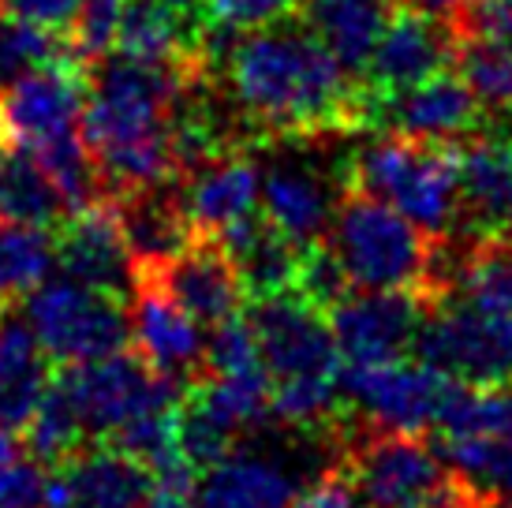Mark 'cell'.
Segmentation results:
<instances>
[{
    "label": "cell",
    "mask_w": 512,
    "mask_h": 508,
    "mask_svg": "<svg viewBox=\"0 0 512 508\" xmlns=\"http://www.w3.org/2000/svg\"><path fill=\"white\" fill-rule=\"evenodd\" d=\"M202 60L214 71L247 142L367 127L370 90L299 15L243 34L202 23Z\"/></svg>",
    "instance_id": "cell-1"
},
{
    "label": "cell",
    "mask_w": 512,
    "mask_h": 508,
    "mask_svg": "<svg viewBox=\"0 0 512 508\" xmlns=\"http://www.w3.org/2000/svg\"><path fill=\"white\" fill-rule=\"evenodd\" d=\"M202 71L206 60L165 68L113 53L90 64L83 139L101 172L105 198L180 180L176 109Z\"/></svg>",
    "instance_id": "cell-2"
},
{
    "label": "cell",
    "mask_w": 512,
    "mask_h": 508,
    "mask_svg": "<svg viewBox=\"0 0 512 508\" xmlns=\"http://www.w3.org/2000/svg\"><path fill=\"white\" fill-rule=\"evenodd\" d=\"M341 467L363 505L378 508H490L423 434L378 430L356 411L341 426Z\"/></svg>",
    "instance_id": "cell-3"
},
{
    "label": "cell",
    "mask_w": 512,
    "mask_h": 508,
    "mask_svg": "<svg viewBox=\"0 0 512 508\" xmlns=\"http://www.w3.org/2000/svg\"><path fill=\"white\" fill-rule=\"evenodd\" d=\"M348 172L352 191H367L389 202L430 236H449L456 228L460 142L378 131V139L352 150Z\"/></svg>",
    "instance_id": "cell-4"
},
{
    "label": "cell",
    "mask_w": 512,
    "mask_h": 508,
    "mask_svg": "<svg viewBox=\"0 0 512 508\" xmlns=\"http://www.w3.org/2000/svg\"><path fill=\"white\" fill-rule=\"evenodd\" d=\"M326 243L341 258L359 292H423L430 284L434 236L408 221L389 202L348 191L329 225Z\"/></svg>",
    "instance_id": "cell-5"
},
{
    "label": "cell",
    "mask_w": 512,
    "mask_h": 508,
    "mask_svg": "<svg viewBox=\"0 0 512 508\" xmlns=\"http://www.w3.org/2000/svg\"><path fill=\"white\" fill-rule=\"evenodd\" d=\"M329 135L277 139L288 150H277L258 169L262 172V184H258L262 213L299 247L326 240L344 195L352 191V172H348L352 150H337V154L322 150Z\"/></svg>",
    "instance_id": "cell-6"
},
{
    "label": "cell",
    "mask_w": 512,
    "mask_h": 508,
    "mask_svg": "<svg viewBox=\"0 0 512 508\" xmlns=\"http://www.w3.org/2000/svg\"><path fill=\"white\" fill-rule=\"evenodd\" d=\"M412 355L464 385L512 381V311H494L468 296L434 299Z\"/></svg>",
    "instance_id": "cell-7"
},
{
    "label": "cell",
    "mask_w": 512,
    "mask_h": 508,
    "mask_svg": "<svg viewBox=\"0 0 512 508\" xmlns=\"http://www.w3.org/2000/svg\"><path fill=\"white\" fill-rule=\"evenodd\" d=\"M27 322L53 367H72L124 352L131 344V314L124 299L101 288L79 284L72 277L45 281L27 296Z\"/></svg>",
    "instance_id": "cell-8"
},
{
    "label": "cell",
    "mask_w": 512,
    "mask_h": 508,
    "mask_svg": "<svg viewBox=\"0 0 512 508\" xmlns=\"http://www.w3.org/2000/svg\"><path fill=\"white\" fill-rule=\"evenodd\" d=\"M53 381L68 396L90 441H105L131 419H139L146 411L172 408L184 396V385L157 374L135 348L90 359V363L57 367Z\"/></svg>",
    "instance_id": "cell-9"
},
{
    "label": "cell",
    "mask_w": 512,
    "mask_h": 508,
    "mask_svg": "<svg viewBox=\"0 0 512 508\" xmlns=\"http://www.w3.org/2000/svg\"><path fill=\"white\" fill-rule=\"evenodd\" d=\"M86 90H90V68L72 53L45 68L27 71L23 79L0 90L8 135L38 157L60 150L68 142H79L83 139Z\"/></svg>",
    "instance_id": "cell-10"
},
{
    "label": "cell",
    "mask_w": 512,
    "mask_h": 508,
    "mask_svg": "<svg viewBox=\"0 0 512 508\" xmlns=\"http://www.w3.org/2000/svg\"><path fill=\"white\" fill-rule=\"evenodd\" d=\"M341 389L359 419L378 430L430 434L449 400L453 378L427 367L423 359H393L370 367H341Z\"/></svg>",
    "instance_id": "cell-11"
},
{
    "label": "cell",
    "mask_w": 512,
    "mask_h": 508,
    "mask_svg": "<svg viewBox=\"0 0 512 508\" xmlns=\"http://www.w3.org/2000/svg\"><path fill=\"white\" fill-rule=\"evenodd\" d=\"M247 322L255 329L258 352L273 381L341 378L344 359L329 314L314 307L303 292L292 288L270 299H251Z\"/></svg>",
    "instance_id": "cell-12"
},
{
    "label": "cell",
    "mask_w": 512,
    "mask_h": 508,
    "mask_svg": "<svg viewBox=\"0 0 512 508\" xmlns=\"http://www.w3.org/2000/svg\"><path fill=\"white\" fill-rule=\"evenodd\" d=\"M427 303L423 292H348L329 311L341 359L348 367H370L412 355Z\"/></svg>",
    "instance_id": "cell-13"
},
{
    "label": "cell",
    "mask_w": 512,
    "mask_h": 508,
    "mask_svg": "<svg viewBox=\"0 0 512 508\" xmlns=\"http://www.w3.org/2000/svg\"><path fill=\"white\" fill-rule=\"evenodd\" d=\"M483 116V101L471 94L464 75L441 71L427 83H415L397 94H370L367 127L412 139L460 142L483 131Z\"/></svg>",
    "instance_id": "cell-14"
},
{
    "label": "cell",
    "mask_w": 512,
    "mask_h": 508,
    "mask_svg": "<svg viewBox=\"0 0 512 508\" xmlns=\"http://www.w3.org/2000/svg\"><path fill=\"white\" fill-rule=\"evenodd\" d=\"M154 284H161L191 318H199L206 329L236 318L247 311V288L240 281V269L228 258L217 236L195 232L180 251L157 262V266H139Z\"/></svg>",
    "instance_id": "cell-15"
},
{
    "label": "cell",
    "mask_w": 512,
    "mask_h": 508,
    "mask_svg": "<svg viewBox=\"0 0 512 508\" xmlns=\"http://www.w3.org/2000/svg\"><path fill=\"white\" fill-rule=\"evenodd\" d=\"M456 53L460 38L449 19L415 8H393L367 60L363 86L370 94H397L449 71V64H456Z\"/></svg>",
    "instance_id": "cell-16"
},
{
    "label": "cell",
    "mask_w": 512,
    "mask_h": 508,
    "mask_svg": "<svg viewBox=\"0 0 512 508\" xmlns=\"http://www.w3.org/2000/svg\"><path fill=\"white\" fill-rule=\"evenodd\" d=\"M131 314V348L146 363L172 378L176 385H195L206 374V325L176 303V299L154 284L146 273H139L135 292L128 299Z\"/></svg>",
    "instance_id": "cell-17"
},
{
    "label": "cell",
    "mask_w": 512,
    "mask_h": 508,
    "mask_svg": "<svg viewBox=\"0 0 512 508\" xmlns=\"http://www.w3.org/2000/svg\"><path fill=\"white\" fill-rule=\"evenodd\" d=\"M57 266L64 269V277L128 303L139 281V266L124 240L113 198H98L83 210L68 213V221L57 228Z\"/></svg>",
    "instance_id": "cell-18"
},
{
    "label": "cell",
    "mask_w": 512,
    "mask_h": 508,
    "mask_svg": "<svg viewBox=\"0 0 512 508\" xmlns=\"http://www.w3.org/2000/svg\"><path fill=\"white\" fill-rule=\"evenodd\" d=\"M154 471L109 441H86L49 467L42 508H143Z\"/></svg>",
    "instance_id": "cell-19"
},
{
    "label": "cell",
    "mask_w": 512,
    "mask_h": 508,
    "mask_svg": "<svg viewBox=\"0 0 512 508\" xmlns=\"http://www.w3.org/2000/svg\"><path fill=\"white\" fill-rule=\"evenodd\" d=\"M453 232L475 240L512 236V139H460V206Z\"/></svg>",
    "instance_id": "cell-20"
},
{
    "label": "cell",
    "mask_w": 512,
    "mask_h": 508,
    "mask_svg": "<svg viewBox=\"0 0 512 508\" xmlns=\"http://www.w3.org/2000/svg\"><path fill=\"white\" fill-rule=\"evenodd\" d=\"M258 184H262V172L255 157L247 154V146L221 150L199 161L195 169L180 176V198L191 217V228L202 236H217L232 221L255 213Z\"/></svg>",
    "instance_id": "cell-21"
},
{
    "label": "cell",
    "mask_w": 512,
    "mask_h": 508,
    "mask_svg": "<svg viewBox=\"0 0 512 508\" xmlns=\"http://www.w3.org/2000/svg\"><path fill=\"white\" fill-rule=\"evenodd\" d=\"M217 240L240 269L247 299H270L296 288L303 247L288 240L266 213L255 210L240 221H232L217 232Z\"/></svg>",
    "instance_id": "cell-22"
},
{
    "label": "cell",
    "mask_w": 512,
    "mask_h": 508,
    "mask_svg": "<svg viewBox=\"0 0 512 508\" xmlns=\"http://www.w3.org/2000/svg\"><path fill=\"white\" fill-rule=\"evenodd\" d=\"M53 374L57 367L34 337L27 314L4 307L0 311V426L23 434L42 396L49 393Z\"/></svg>",
    "instance_id": "cell-23"
},
{
    "label": "cell",
    "mask_w": 512,
    "mask_h": 508,
    "mask_svg": "<svg viewBox=\"0 0 512 508\" xmlns=\"http://www.w3.org/2000/svg\"><path fill=\"white\" fill-rule=\"evenodd\" d=\"M303 479L273 456L236 449L199 479V508H285Z\"/></svg>",
    "instance_id": "cell-24"
},
{
    "label": "cell",
    "mask_w": 512,
    "mask_h": 508,
    "mask_svg": "<svg viewBox=\"0 0 512 508\" xmlns=\"http://www.w3.org/2000/svg\"><path fill=\"white\" fill-rule=\"evenodd\" d=\"M113 202L120 225H124V240L135 254V266H157L195 236L184 198H180V180L143 187V191L120 195Z\"/></svg>",
    "instance_id": "cell-25"
},
{
    "label": "cell",
    "mask_w": 512,
    "mask_h": 508,
    "mask_svg": "<svg viewBox=\"0 0 512 508\" xmlns=\"http://www.w3.org/2000/svg\"><path fill=\"white\" fill-rule=\"evenodd\" d=\"M116 49L120 57L165 68L202 60V15H184L161 0H128Z\"/></svg>",
    "instance_id": "cell-26"
},
{
    "label": "cell",
    "mask_w": 512,
    "mask_h": 508,
    "mask_svg": "<svg viewBox=\"0 0 512 508\" xmlns=\"http://www.w3.org/2000/svg\"><path fill=\"white\" fill-rule=\"evenodd\" d=\"M393 0H307L303 4V23L318 34L333 57L356 79H363L367 60L382 38L385 23L393 15Z\"/></svg>",
    "instance_id": "cell-27"
},
{
    "label": "cell",
    "mask_w": 512,
    "mask_h": 508,
    "mask_svg": "<svg viewBox=\"0 0 512 508\" xmlns=\"http://www.w3.org/2000/svg\"><path fill=\"white\" fill-rule=\"evenodd\" d=\"M68 198L27 146L0 150V221L57 232L68 221Z\"/></svg>",
    "instance_id": "cell-28"
},
{
    "label": "cell",
    "mask_w": 512,
    "mask_h": 508,
    "mask_svg": "<svg viewBox=\"0 0 512 508\" xmlns=\"http://www.w3.org/2000/svg\"><path fill=\"white\" fill-rule=\"evenodd\" d=\"M57 266V232L0 221V311L27 303Z\"/></svg>",
    "instance_id": "cell-29"
},
{
    "label": "cell",
    "mask_w": 512,
    "mask_h": 508,
    "mask_svg": "<svg viewBox=\"0 0 512 508\" xmlns=\"http://www.w3.org/2000/svg\"><path fill=\"white\" fill-rule=\"evenodd\" d=\"M86 430L79 423V415L72 411L68 396L57 389V381L49 385V393L42 396L38 411L30 415V423L19 434V445L27 456H34L42 467H57L60 460H68L75 449L86 445Z\"/></svg>",
    "instance_id": "cell-30"
},
{
    "label": "cell",
    "mask_w": 512,
    "mask_h": 508,
    "mask_svg": "<svg viewBox=\"0 0 512 508\" xmlns=\"http://www.w3.org/2000/svg\"><path fill=\"white\" fill-rule=\"evenodd\" d=\"M68 38L49 27H38L30 19L4 12L0 8V90L23 79L27 71L45 68L53 60L68 57Z\"/></svg>",
    "instance_id": "cell-31"
},
{
    "label": "cell",
    "mask_w": 512,
    "mask_h": 508,
    "mask_svg": "<svg viewBox=\"0 0 512 508\" xmlns=\"http://www.w3.org/2000/svg\"><path fill=\"white\" fill-rule=\"evenodd\" d=\"M460 75L471 94L483 101L486 113H509L512 109V45L494 42H460L456 53Z\"/></svg>",
    "instance_id": "cell-32"
},
{
    "label": "cell",
    "mask_w": 512,
    "mask_h": 508,
    "mask_svg": "<svg viewBox=\"0 0 512 508\" xmlns=\"http://www.w3.org/2000/svg\"><path fill=\"white\" fill-rule=\"evenodd\" d=\"M128 12V0H83L68 27V49L75 60H83L86 68L105 60L116 49V34Z\"/></svg>",
    "instance_id": "cell-33"
},
{
    "label": "cell",
    "mask_w": 512,
    "mask_h": 508,
    "mask_svg": "<svg viewBox=\"0 0 512 508\" xmlns=\"http://www.w3.org/2000/svg\"><path fill=\"white\" fill-rule=\"evenodd\" d=\"M296 292L311 299L314 307H322V311H333L337 303H341L348 292H356L352 281H348V273H344L341 258L333 254L326 240L322 243H311V247H303V262H299V281H296Z\"/></svg>",
    "instance_id": "cell-34"
},
{
    "label": "cell",
    "mask_w": 512,
    "mask_h": 508,
    "mask_svg": "<svg viewBox=\"0 0 512 508\" xmlns=\"http://www.w3.org/2000/svg\"><path fill=\"white\" fill-rule=\"evenodd\" d=\"M307 0H206L202 8V23L228 34H243V30H258L292 19L303 12Z\"/></svg>",
    "instance_id": "cell-35"
},
{
    "label": "cell",
    "mask_w": 512,
    "mask_h": 508,
    "mask_svg": "<svg viewBox=\"0 0 512 508\" xmlns=\"http://www.w3.org/2000/svg\"><path fill=\"white\" fill-rule=\"evenodd\" d=\"M453 30L460 42L512 45V0H460Z\"/></svg>",
    "instance_id": "cell-36"
},
{
    "label": "cell",
    "mask_w": 512,
    "mask_h": 508,
    "mask_svg": "<svg viewBox=\"0 0 512 508\" xmlns=\"http://www.w3.org/2000/svg\"><path fill=\"white\" fill-rule=\"evenodd\" d=\"M199 471L187 456H176L169 464L154 467V482L143 508H199Z\"/></svg>",
    "instance_id": "cell-37"
},
{
    "label": "cell",
    "mask_w": 512,
    "mask_h": 508,
    "mask_svg": "<svg viewBox=\"0 0 512 508\" xmlns=\"http://www.w3.org/2000/svg\"><path fill=\"white\" fill-rule=\"evenodd\" d=\"M356 501L359 494L348 479V471L341 464H333L303 482L285 508H356Z\"/></svg>",
    "instance_id": "cell-38"
},
{
    "label": "cell",
    "mask_w": 512,
    "mask_h": 508,
    "mask_svg": "<svg viewBox=\"0 0 512 508\" xmlns=\"http://www.w3.org/2000/svg\"><path fill=\"white\" fill-rule=\"evenodd\" d=\"M83 0H0L4 12L19 15V19H30L38 27H49L57 34H68L75 12H79Z\"/></svg>",
    "instance_id": "cell-39"
},
{
    "label": "cell",
    "mask_w": 512,
    "mask_h": 508,
    "mask_svg": "<svg viewBox=\"0 0 512 508\" xmlns=\"http://www.w3.org/2000/svg\"><path fill=\"white\" fill-rule=\"evenodd\" d=\"M19 449H23V445H19V434H12L8 426H0V464L19 456Z\"/></svg>",
    "instance_id": "cell-40"
},
{
    "label": "cell",
    "mask_w": 512,
    "mask_h": 508,
    "mask_svg": "<svg viewBox=\"0 0 512 508\" xmlns=\"http://www.w3.org/2000/svg\"><path fill=\"white\" fill-rule=\"evenodd\" d=\"M161 4H169L184 15H202V8H206V0H161Z\"/></svg>",
    "instance_id": "cell-41"
},
{
    "label": "cell",
    "mask_w": 512,
    "mask_h": 508,
    "mask_svg": "<svg viewBox=\"0 0 512 508\" xmlns=\"http://www.w3.org/2000/svg\"><path fill=\"white\" fill-rule=\"evenodd\" d=\"M490 508H512V486L509 490H501V494L490 501Z\"/></svg>",
    "instance_id": "cell-42"
},
{
    "label": "cell",
    "mask_w": 512,
    "mask_h": 508,
    "mask_svg": "<svg viewBox=\"0 0 512 508\" xmlns=\"http://www.w3.org/2000/svg\"><path fill=\"white\" fill-rule=\"evenodd\" d=\"M8 139H12V135H8V120H4V109H0V150L8 146Z\"/></svg>",
    "instance_id": "cell-43"
},
{
    "label": "cell",
    "mask_w": 512,
    "mask_h": 508,
    "mask_svg": "<svg viewBox=\"0 0 512 508\" xmlns=\"http://www.w3.org/2000/svg\"><path fill=\"white\" fill-rule=\"evenodd\" d=\"M363 508H378V505H363Z\"/></svg>",
    "instance_id": "cell-44"
}]
</instances>
